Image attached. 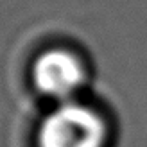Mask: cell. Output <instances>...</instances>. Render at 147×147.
<instances>
[{
    "label": "cell",
    "instance_id": "6da1fadb",
    "mask_svg": "<svg viewBox=\"0 0 147 147\" xmlns=\"http://www.w3.org/2000/svg\"><path fill=\"white\" fill-rule=\"evenodd\" d=\"M106 124L95 109L65 100L41 124L40 147H104Z\"/></svg>",
    "mask_w": 147,
    "mask_h": 147
},
{
    "label": "cell",
    "instance_id": "7a4b0ae2",
    "mask_svg": "<svg viewBox=\"0 0 147 147\" xmlns=\"http://www.w3.org/2000/svg\"><path fill=\"white\" fill-rule=\"evenodd\" d=\"M34 83L49 97L70 100L84 83V68L68 50L56 49L41 54L34 65Z\"/></svg>",
    "mask_w": 147,
    "mask_h": 147
}]
</instances>
